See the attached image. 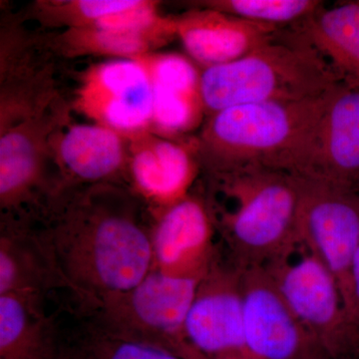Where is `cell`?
I'll return each instance as SVG.
<instances>
[{
    "mask_svg": "<svg viewBox=\"0 0 359 359\" xmlns=\"http://www.w3.org/2000/svg\"><path fill=\"white\" fill-rule=\"evenodd\" d=\"M359 194V89L340 82L328 94L299 173Z\"/></svg>",
    "mask_w": 359,
    "mask_h": 359,
    "instance_id": "obj_14",
    "label": "cell"
},
{
    "mask_svg": "<svg viewBox=\"0 0 359 359\" xmlns=\"http://www.w3.org/2000/svg\"><path fill=\"white\" fill-rule=\"evenodd\" d=\"M52 359H183L108 330L74 302L56 309L55 351Z\"/></svg>",
    "mask_w": 359,
    "mask_h": 359,
    "instance_id": "obj_19",
    "label": "cell"
},
{
    "mask_svg": "<svg viewBox=\"0 0 359 359\" xmlns=\"http://www.w3.org/2000/svg\"><path fill=\"white\" fill-rule=\"evenodd\" d=\"M175 37L163 33L137 32L91 25L65 29L54 37L52 51L65 57L105 56L134 59L157 51Z\"/></svg>",
    "mask_w": 359,
    "mask_h": 359,
    "instance_id": "obj_22",
    "label": "cell"
},
{
    "mask_svg": "<svg viewBox=\"0 0 359 359\" xmlns=\"http://www.w3.org/2000/svg\"><path fill=\"white\" fill-rule=\"evenodd\" d=\"M136 0H41L32 14L42 25L70 28L95 25L112 14L134 6Z\"/></svg>",
    "mask_w": 359,
    "mask_h": 359,
    "instance_id": "obj_24",
    "label": "cell"
},
{
    "mask_svg": "<svg viewBox=\"0 0 359 359\" xmlns=\"http://www.w3.org/2000/svg\"><path fill=\"white\" fill-rule=\"evenodd\" d=\"M152 106L150 77L137 59H111L92 65L75 91L78 112L127 138L150 131Z\"/></svg>",
    "mask_w": 359,
    "mask_h": 359,
    "instance_id": "obj_9",
    "label": "cell"
},
{
    "mask_svg": "<svg viewBox=\"0 0 359 359\" xmlns=\"http://www.w3.org/2000/svg\"><path fill=\"white\" fill-rule=\"evenodd\" d=\"M66 120L67 108L59 99L44 112L0 129L1 215L35 218L66 188L61 174L50 170L53 141Z\"/></svg>",
    "mask_w": 359,
    "mask_h": 359,
    "instance_id": "obj_6",
    "label": "cell"
},
{
    "mask_svg": "<svg viewBox=\"0 0 359 359\" xmlns=\"http://www.w3.org/2000/svg\"><path fill=\"white\" fill-rule=\"evenodd\" d=\"M186 335L202 359H252L245 339L241 271L222 255L201 280Z\"/></svg>",
    "mask_w": 359,
    "mask_h": 359,
    "instance_id": "obj_10",
    "label": "cell"
},
{
    "mask_svg": "<svg viewBox=\"0 0 359 359\" xmlns=\"http://www.w3.org/2000/svg\"><path fill=\"white\" fill-rule=\"evenodd\" d=\"M147 70L152 86V133L175 139L204 125L201 72L186 56L152 52L136 57Z\"/></svg>",
    "mask_w": 359,
    "mask_h": 359,
    "instance_id": "obj_15",
    "label": "cell"
},
{
    "mask_svg": "<svg viewBox=\"0 0 359 359\" xmlns=\"http://www.w3.org/2000/svg\"><path fill=\"white\" fill-rule=\"evenodd\" d=\"M200 282L153 269L122 294L96 304H74L112 332L162 347L183 359H202L186 335L187 318Z\"/></svg>",
    "mask_w": 359,
    "mask_h": 359,
    "instance_id": "obj_5",
    "label": "cell"
},
{
    "mask_svg": "<svg viewBox=\"0 0 359 359\" xmlns=\"http://www.w3.org/2000/svg\"><path fill=\"white\" fill-rule=\"evenodd\" d=\"M330 92L306 100L244 104L208 116L196 138L202 171L262 166L299 173Z\"/></svg>",
    "mask_w": 359,
    "mask_h": 359,
    "instance_id": "obj_3",
    "label": "cell"
},
{
    "mask_svg": "<svg viewBox=\"0 0 359 359\" xmlns=\"http://www.w3.org/2000/svg\"><path fill=\"white\" fill-rule=\"evenodd\" d=\"M32 294H0V359H52L56 311Z\"/></svg>",
    "mask_w": 359,
    "mask_h": 359,
    "instance_id": "obj_20",
    "label": "cell"
},
{
    "mask_svg": "<svg viewBox=\"0 0 359 359\" xmlns=\"http://www.w3.org/2000/svg\"><path fill=\"white\" fill-rule=\"evenodd\" d=\"M207 180L205 198L226 263L241 271L266 268L299 247L297 175L247 166Z\"/></svg>",
    "mask_w": 359,
    "mask_h": 359,
    "instance_id": "obj_2",
    "label": "cell"
},
{
    "mask_svg": "<svg viewBox=\"0 0 359 359\" xmlns=\"http://www.w3.org/2000/svg\"><path fill=\"white\" fill-rule=\"evenodd\" d=\"M32 221L79 304L122 294L153 269V217L129 187H67Z\"/></svg>",
    "mask_w": 359,
    "mask_h": 359,
    "instance_id": "obj_1",
    "label": "cell"
},
{
    "mask_svg": "<svg viewBox=\"0 0 359 359\" xmlns=\"http://www.w3.org/2000/svg\"><path fill=\"white\" fill-rule=\"evenodd\" d=\"M72 295L48 245L32 219L1 215L0 294Z\"/></svg>",
    "mask_w": 359,
    "mask_h": 359,
    "instance_id": "obj_17",
    "label": "cell"
},
{
    "mask_svg": "<svg viewBox=\"0 0 359 359\" xmlns=\"http://www.w3.org/2000/svg\"><path fill=\"white\" fill-rule=\"evenodd\" d=\"M264 269L295 318L320 340L332 359H346L354 327L337 278L327 266L299 245L289 256Z\"/></svg>",
    "mask_w": 359,
    "mask_h": 359,
    "instance_id": "obj_7",
    "label": "cell"
},
{
    "mask_svg": "<svg viewBox=\"0 0 359 359\" xmlns=\"http://www.w3.org/2000/svg\"><path fill=\"white\" fill-rule=\"evenodd\" d=\"M196 4L197 7L278 28L299 25L325 6L320 0H207Z\"/></svg>",
    "mask_w": 359,
    "mask_h": 359,
    "instance_id": "obj_23",
    "label": "cell"
},
{
    "mask_svg": "<svg viewBox=\"0 0 359 359\" xmlns=\"http://www.w3.org/2000/svg\"><path fill=\"white\" fill-rule=\"evenodd\" d=\"M346 313L353 327L359 330V248L351 264V301Z\"/></svg>",
    "mask_w": 359,
    "mask_h": 359,
    "instance_id": "obj_25",
    "label": "cell"
},
{
    "mask_svg": "<svg viewBox=\"0 0 359 359\" xmlns=\"http://www.w3.org/2000/svg\"><path fill=\"white\" fill-rule=\"evenodd\" d=\"M297 177L299 245L332 271L347 311L351 301V264L359 248V194L320 180L301 175Z\"/></svg>",
    "mask_w": 359,
    "mask_h": 359,
    "instance_id": "obj_8",
    "label": "cell"
},
{
    "mask_svg": "<svg viewBox=\"0 0 359 359\" xmlns=\"http://www.w3.org/2000/svg\"><path fill=\"white\" fill-rule=\"evenodd\" d=\"M340 82L327 59L294 28L238 60L203 68L201 94L208 117L244 104L316 98Z\"/></svg>",
    "mask_w": 359,
    "mask_h": 359,
    "instance_id": "obj_4",
    "label": "cell"
},
{
    "mask_svg": "<svg viewBox=\"0 0 359 359\" xmlns=\"http://www.w3.org/2000/svg\"><path fill=\"white\" fill-rule=\"evenodd\" d=\"M176 25L177 37L187 53L203 68L244 57L280 32V28L205 7L177 16Z\"/></svg>",
    "mask_w": 359,
    "mask_h": 359,
    "instance_id": "obj_18",
    "label": "cell"
},
{
    "mask_svg": "<svg viewBox=\"0 0 359 359\" xmlns=\"http://www.w3.org/2000/svg\"><path fill=\"white\" fill-rule=\"evenodd\" d=\"M346 359H359V330H356L353 348Z\"/></svg>",
    "mask_w": 359,
    "mask_h": 359,
    "instance_id": "obj_26",
    "label": "cell"
},
{
    "mask_svg": "<svg viewBox=\"0 0 359 359\" xmlns=\"http://www.w3.org/2000/svg\"><path fill=\"white\" fill-rule=\"evenodd\" d=\"M292 27L323 54L341 82L359 89V1L323 6Z\"/></svg>",
    "mask_w": 359,
    "mask_h": 359,
    "instance_id": "obj_21",
    "label": "cell"
},
{
    "mask_svg": "<svg viewBox=\"0 0 359 359\" xmlns=\"http://www.w3.org/2000/svg\"><path fill=\"white\" fill-rule=\"evenodd\" d=\"M128 187L152 217L193 193L202 171L197 139L165 138L151 131L128 137Z\"/></svg>",
    "mask_w": 359,
    "mask_h": 359,
    "instance_id": "obj_13",
    "label": "cell"
},
{
    "mask_svg": "<svg viewBox=\"0 0 359 359\" xmlns=\"http://www.w3.org/2000/svg\"><path fill=\"white\" fill-rule=\"evenodd\" d=\"M217 237L205 196L193 192L153 217V269L202 280L221 257Z\"/></svg>",
    "mask_w": 359,
    "mask_h": 359,
    "instance_id": "obj_12",
    "label": "cell"
},
{
    "mask_svg": "<svg viewBox=\"0 0 359 359\" xmlns=\"http://www.w3.org/2000/svg\"><path fill=\"white\" fill-rule=\"evenodd\" d=\"M53 158L66 187H128V138L95 124L65 126L53 141Z\"/></svg>",
    "mask_w": 359,
    "mask_h": 359,
    "instance_id": "obj_16",
    "label": "cell"
},
{
    "mask_svg": "<svg viewBox=\"0 0 359 359\" xmlns=\"http://www.w3.org/2000/svg\"><path fill=\"white\" fill-rule=\"evenodd\" d=\"M245 330L252 359H332L302 325L264 268L241 271Z\"/></svg>",
    "mask_w": 359,
    "mask_h": 359,
    "instance_id": "obj_11",
    "label": "cell"
}]
</instances>
